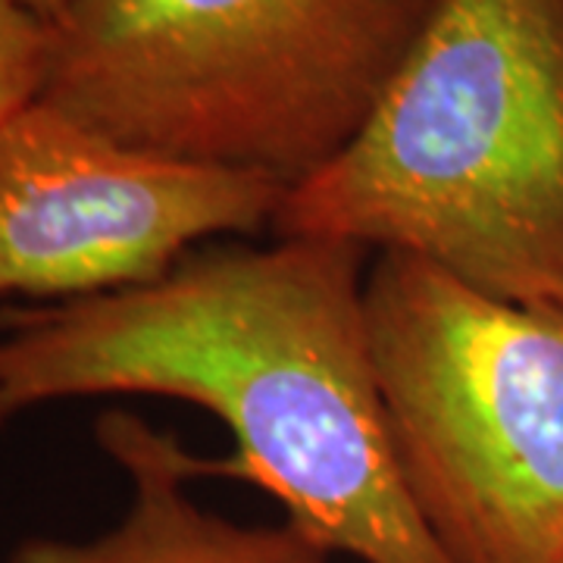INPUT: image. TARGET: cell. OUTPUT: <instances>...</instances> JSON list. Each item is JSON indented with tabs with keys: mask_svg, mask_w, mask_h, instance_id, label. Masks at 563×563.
<instances>
[{
	"mask_svg": "<svg viewBox=\"0 0 563 563\" xmlns=\"http://www.w3.org/2000/svg\"><path fill=\"white\" fill-rule=\"evenodd\" d=\"M357 244L279 235L195 251L166 276L0 313V422L98 395L173 398L213 413L254 483L325 554L448 563L388 442Z\"/></svg>",
	"mask_w": 563,
	"mask_h": 563,
	"instance_id": "1",
	"label": "cell"
},
{
	"mask_svg": "<svg viewBox=\"0 0 563 563\" xmlns=\"http://www.w3.org/2000/svg\"><path fill=\"white\" fill-rule=\"evenodd\" d=\"M273 229L563 307V0H435L361 132L288 188Z\"/></svg>",
	"mask_w": 563,
	"mask_h": 563,
	"instance_id": "2",
	"label": "cell"
},
{
	"mask_svg": "<svg viewBox=\"0 0 563 563\" xmlns=\"http://www.w3.org/2000/svg\"><path fill=\"white\" fill-rule=\"evenodd\" d=\"M435 0H73L41 103L295 188L361 132Z\"/></svg>",
	"mask_w": 563,
	"mask_h": 563,
	"instance_id": "3",
	"label": "cell"
},
{
	"mask_svg": "<svg viewBox=\"0 0 563 563\" xmlns=\"http://www.w3.org/2000/svg\"><path fill=\"white\" fill-rule=\"evenodd\" d=\"M366 322L398 473L448 563H558L563 307L376 254Z\"/></svg>",
	"mask_w": 563,
	"mask_h": 563,
	"instance_id": "4",
	"label": "cell"
},
{
	"mask_svg": "<svg viewBox=\"0 0 563 563\" xmlns=\"http://www.w3.org/2000/svg\"><path fill=\"white\" fill-rule=\"evenodd\" d=\"M288 188L129 147L35 103L0 132V295L57 303L166 276L203 242L273 225Z\"/></svg>",
	"mask_w": 563,
	"mask_h": 563,
	"instance_id": "5",
	"label": "cell"
},
{
	"mask_svg": "<svg viewBox=\"0 0 563 563\" xmlns=\"http://www.w3.org/2000/svg\"><path fill=\"white\" fill-rule=\"evenodd\" d=\"M98 444L132 485L120 523L107 532L66 542H22L10 563H329L288 520L276 526L232 523L203 510L188 483L213 473L191 457L176 435L154 429L129 410H107L98 420Z\"/></svg>",
	"mask_w": 563,
	"mask_h": 563,
	"instance_id": "6",
	"label": "cell"
},
{
	"mask_svg": "<svg viewBox=\"0 0 563 563\" xmlns=\"http://www.w3.org/2000/svg\"><path fill=\"white\" fill-rule=\"evenodd\" d=\"M51 60V25L22 7L0 0V132L41 101Z\"/></svg>",
	"mask_w": 563,
	"mask_h": 563,
	"instance_id": "7",
	"label": "cell"
},
{
	"mask_svg": "<svg viewBox=\"0 0 563 563\" xmlns=\"http://www.w3.org/2000/svg\"><path fill=\"white\" fill-rule=\"evenodd\" d=\"M20 3L22 7H29L32 13H38L41 20L51 22V20H57L73 0H20Z\"/></svg>",
	"mask_w": 563,
	"mask_h": 563,
	"instance_id": "8",
	"label": "cell"
},
{
	"mask_svg": "<svg viewBox=\"0 0 563 563\" xmlns=\"http://www.w3.org/2000/svg\"><path fill=\"white\" fill-rule=\"evenodd\" d=\"M558 563H563V554H561V558H558Z\"/></svg>",
	"mask_w": 563,
	"mask_h": 563,
	"instance_id": "9",
	"label": "cell"
}]
</instances>
